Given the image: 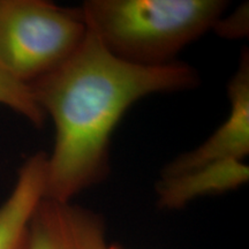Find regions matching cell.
I'll use <instances>...</instances> for the list:
<instances>
[{
    "label": "cell",
    "instance_id": "1",
    "mask_svg": "<svg viewBox=\"0 0 249 249\" xmlns=\"http://www.w3.org/2000/svg\"><path fill=\"white\" fill-rule=\"evenodd\" d=\"M198 85L197 71L189 64H129L111 54L88 30L60 67L29 86L55 130L46 161L45 200L70 203L107 178L112 134L133 104Z\"/></svg>",
    "mask_w": 249,
    "mask_h": 249
},
{
    "label": "cell",
    "instance_id": "2",
    "mask_svg": "<svg viewBox=\"0 0 249 249\" xmlns=\"http://www.w3.org/2000/svg\"><path fill=\"white\" fill-rule=\"evenodd\" d=\"M225 0H88L87 29L114 57L138 66H164L223 17Z\"/></svg>",
    "mask_w": 249,
    "mask_h": 249
},
{
    "label": "cell",
    "instance_id": "3",
    "mask_svg": "<svg viewBox=\"0 0 249 249\" xmlns=\"http://www.w3.org/2000/svg\"><path fill=\"white\" fill-rule=\"evenodd\" d=\"M88 33L81 9L0 0V67L30 86L60 67Z\"/></svg>",
    "mask_w": 249,
    "mask_h": 249
},
{
    "label": "cell",
    "instance_id": "4",
    "mask_svg": "<svg viewBox=\"0 0 249 249\" xmlns=\"http://www.w3.org/2000/svg\"><path fill=\"white\" fill-rule=\"evenodd\" d=\"M231 110L227 119L202 144L167 163L160 178L173 177L224 160H245L249 155V53L242 51L239 67L227 86Z\"/></svg>",
    "mask_w": 249,
    "mask_h": 249
},
{
    "label": "cell",
    "instance_id": "5",
    "mask_svg": "<svg viewBox=\"0 0 249 249\" xmlns=\"http://www.w3.org/2000/svg\"><path fill=\"white\" fill-rule=\"evenodd\" d=\"M104 219L80 205L43 200L34 213L28 249H104Z\"/></svg>",
    "mask_w": 249,
    "mask_h": 249
},
{
    "label": "cell",
    "instance_id": "6",
    "mask_svg": "<svg viewBox=\"0 0 249 249\" xmlns=\"http://www.w3.org/2000/svg\"><path fill=\"white\" fill-rule=\"evenodd\" d=\"M48 154L30 156L18 170L17 181L0 204V249H28L34 213L45 198Z\"/></svg>",
    "mask_w": 249,
    "mask_h": 249
},
{
    "label": "cell",
    "instance_id": "7",
    "mask_svg": "<svg viewBox=\"0 0 249 249\" xmlns=\"http://www.w3.org/2000/svg\"><path fill=\"white\" fill-rule=\"evenodd\" d=\"M248 179L249 166L246 160L211 163L160 178L156 183L157 202L161 209L179 210L200 197L235 191L247 183Z\"/></svg>",
    "mask_w": 249,
    "mask_h": 249
},
{
    "label": "cell",
    "instance_id": "8",
    "mask_svg": "<svg viewBox=\"0 0 249 249\" xmlns=\"http://www.w3.org/2000/svg\"><path fill=\"white\" fill-rule=\"evenodd\" d=\"M0 105L11 108L34 126H43L46 120L34 98L30 87L14 79L0 67Z\"/></svg>",
    "mask_w": 249,
    "mask_h": 249
},
{
    "label": "cell",
    "instance_id": "9",
    "mask_svg": "<svg viewBox=\"0 0 249 249\" xmlns=\"http://www.w3.org/2000/svg\"><path fill=\"white\" fill-rule=\"evenodd\" d=\"M218 35L226 38H241L248 35V5H242L234 13L223 17L214 24L213 29Z\"/></svg>",
    "mask_w": 249,
    "mask_h": 249
},
{
    "label": "cell",
    "instance_id": "10",
    "mask_svg": "<svg viewBox=\"0 0 249 249\" xmlns=\"http://www.w3.org/2000/svg\"><path fill=\"white\" fill-rule=\"evenodd\" d=\"M104 249H127L124 247H120V246H116V245H111V244H107V246H105Z\"/></svg>",
    "mask_w": 249,
    "mask_h": 249
}]
</instances>
